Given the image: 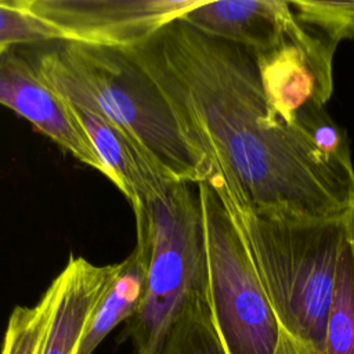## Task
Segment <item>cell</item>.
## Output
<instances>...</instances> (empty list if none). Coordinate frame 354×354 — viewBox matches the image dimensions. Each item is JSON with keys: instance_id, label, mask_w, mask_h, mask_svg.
Here are the masks:
<instances>
[{"instance_id": "1", "label": "cell", "mask_w": 354, "mask_h": 354, "mask_svg": "<svg viewBox=\"0 0 354 354\" xmlns=\"http://www.w3.org/2000/svg\"><path fill=\"white\" fill-rule=\"evenodd\" d=\"M126 50L207 159L212 178L235 199L270 216H346L354 165L347 136L325 104L288 122L271 109L252 51L181 18Z\"/></svg>"}, {"instance_id": "2", "label": "cell", "mask_w": 354, "mask_h": 354, "mask_svg": "<svg viewBox=\"0 0 354 354\" xmlns=\"http://www.w3.org/2000/svg\"><path fill=\"white\" fill-rule=\"evenodd\" d=\"M41 77L68 104L100 115L145 147L178 181L213 176L170 104L126 48L61 41L33 59Z\"/></svg>"}, {"instance_id": "3", "label": "cell", "mask_w": 354, "mask_h": 354, "mask_svg": "<svg viewBox=\"0 0 354 354\" xmlns=\"http://www.w3.org/2000/svg\"><path fill=\"white\" fill-rule=\"evenodd\" d=\"M232 214L274 311L299 354H322L336 271L347 241L344 217L261 214L210 178Z\"/></svg>"}, {"instance_id": "4", "label": "cell", "mask_w": 354, "mask_h": 354, "mask_svg": "<svg viewBox=\"0 0 354 354\" xmlns=\"http://www.w3.org/2000/svg\"><path fill=\"white\" fill-rule=\"evenodd\" d=\"M136 232L148 245L145 293L124 322L120 340L134 354H159L187 304L209 293L205 227L198 187L174 183L163 194L133 207Z\"/></svg>"}, {"instance_id": "5", "label": "cell", "mask_w": 354, "mask_h": 354, "mask_svg": "<svg viewBox=\"0 0 354 354\" xmlns=\"http://www.w3.org/2000/svg\"><path fill=\"white\" fill-rule=\"evenodd\" d=\"M196 187L205 227L210 308L225 354H299L223 198L210 181Z\"/></svg>"}, {"instance_id": "6", "label": "cell", "mask_w": 354, "mask_h": 354, "mask_svg": "<svg viewBox=\"0 0 354 354\" xmlns=\"http://www.w3.org/2000/svg\"><path fill=\"white\" fill-rule=\"evenodd\" d=\"M202 0H24L29 12L58 29L65 41L136 47Z\"/></svg>"}, {"instance_id": "7", "label": "cell", "mask_w": 354, "mask_h": 354, "mask_svg": "<svg viewBox=\"0 0 354 354\" xmlns=\"http://www.w3.org/2000/svg\"><path fill=\"white\" fill-rule=\"evenodd\" d=\"M0 104L108 178V170L71 106L41 77L33 61L14 48L0 54Z\"/></svg>"}, {"instance_id": "8", "label": "cell", "mask_w": 354, "mask_h": 354, "mask_svg": "<svg viewBox=\"0 0 354 354\" xmlns=\"http://www.w3.org/2000/svg\"><path fill=\"white\" fill-rule=\"evenodd\" d=\"M192 28L267 55L306 30L290 4L281 0L201 1L181 17Z\"/></svg>"}, {"instance_id": "9", "label": "cell", "mask_w": 354, "mask_h": 354, "mask_svg": "<svg viewBox=\"0 0 354 354\" xmlns=\"http://www.w3.org/2000/svg\"><path fill=\"white\" fill-rule=\"evenodd\" d=\"M69 106L105 165L108 180L126 196L131 209L163 194L171 184L180 183L126 131L97 113L71 104Z\"/></svg>"}, {"instance_id": "10", "label": "cell", "mask_w": 354, "mask_h": 354, "mask_svg": "<svg viewBox=\"0 0 354 354\" xmlns=\"http://www.w3.org/2000/svg\"><path fill=\"white\" fill-rule=\"evenodd\" d=\"M120 268L122 261L97 266L84 257L69 256L53 279L57 297L40 354H77L86 326Z\"/></svg>"}, {"instance_id": "11", "label": "cell", "mask_w": 354, "mask_h": 354, "mask_svg": "<svg viewBox=\"0 0 354 354\" xmlns=\"http://www.w3.org/2000/svg\"><path fill=\"white\" fill-rule=\"evenodd\" d=\"M147 272L148 245L145 238L137 234L133 252L122 261L119 274L97 304L86 326L77 354H93L119 324L134 315L145 293Z\"/></svg>"}, {"instance_id": "12", "label": "cell", "mask_w": 354, "mask_h": 354, "mask_svg": "<svg viewBox=\"0 0 354 354\" xmlns=\"http://www.w3.org/2000/svg\"><path fill=\"white\" fill-rule=\"evenodd\" d=\"M159 354H225L209 293L192 299L171 326Z\"/></svg>"}, {"instance_id": "13", "label": "cell", "mask_w": 354, "mask_h": 354, "mask_svg": "<svg viewBox=\"0 0 354 354\" xmlns=\"http://www.w3.org/2000/svg\"><path fill=\"white\" fill-rule=\"evenodd\" d=\"M322 354H354V263L347 241L337 264Z\"/></svg>"}, {"instance_id": "14", "label": "cell", "mask_w": 354, "mask_h": 354, "mask_svg": "<svg viewBox=\"0 0 354 354\" xmlns=\"http://www.w3.org/2000/svg\"><path fill=\"white\" fill-rule=\"evenodd\" d=\"M57 289L48 285L33 306H17L10 314L0 354H40L54 311Z\"/></svg>"}, {"instance_id": "15", "label": "cell", "mask_w": 354, "mask_h": 354, "mask_svg": "<svg viewBox=\"0 0 354 354\" xmlns=\"http://www.w3.org/2000/svg\"><path fill=\"white\" fill-rule=\"evenodd\" d=\"M65 41L53 25L29 12L24 0L0 1V46Z\"/></svg>"}, {"instance_id": "16", "label": "cell", "mask_w": 354, "mask_h": 354, "mask_svg": "<svg viewBox=\"0 0 354 354\" xmlns=\"http://www.w3.org/2000/svg\"><path fill=\"white\" fill-rule=\"evenodd\" d=\"M300 22L315 29L335 46L343 39L354 40V1H290Z\"/></svg>"}, {"instance_id": "17", "label": "cell", "mask_w": 354, "mask_h": 354, "mask_svg": "<svg viewBox=\"0 0 354 354\" xmlns=\"http://www.w3.org/2000/svg\"><path fill=\"white\" fill-rule=\"evenodd\" d=\"M344 224H346V235H347V242L350 246L353 263H354V202L348 207L346 216H344Z\"/></svg>"}, {"instance_id": "18", "label": "cell", "mask_w": 354, "mask_h": 354, "mask_svg": "<svg viewBox=\"0 0 354 354\" xmlns=\"http://www.w3.org/2000/svg\"><path fill=\"white\" fill-rule=\"evenodd\" d=\"M6 50H8V47H3V46H0V54H1V53H4Z\"/></svg>"}]
</instances>
